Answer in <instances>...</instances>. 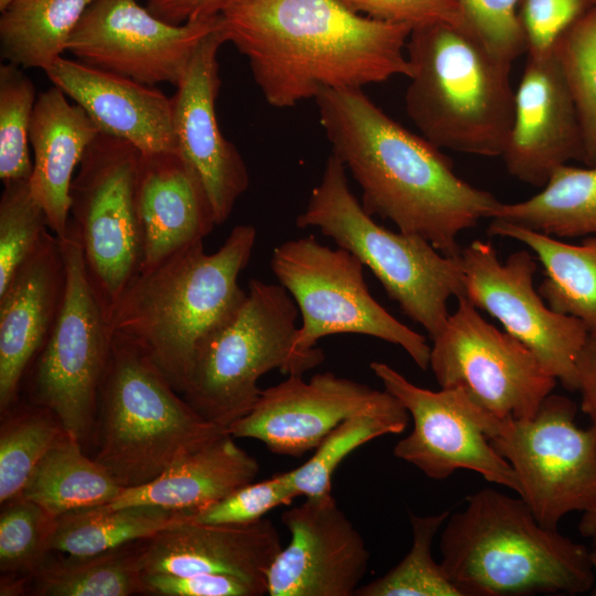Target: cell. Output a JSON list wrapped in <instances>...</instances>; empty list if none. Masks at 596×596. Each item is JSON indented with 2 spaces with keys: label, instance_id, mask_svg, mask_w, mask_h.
I'll list each match as a JSON object with an SVG mask.
<instances>
[{
  "label": "cell",
  "instance_id": "obj_2",
  "mask_svg": "<svg viewBox=\"0 0 596 596\" xmlns=\"http://www.w3.org/2000/svg\"><path fill=\"white\" fill-rule=\"evenodd\" d=\"M315 99L332 153L360 185L372 216L459 256L458 235L501 203L459 178L439 148L392 119L362 88L326 89Z\"/></svg>",
  "mask_w": 596,
  "mask_h": 596
},
{
  "label": "cell",
  "instance_id": "obj_27",
  "mask_svg": "<svg viewBox=\"0 0 596 596\" xmlns=\"http://www.w3.org/2000/svg\"><path fill=\"white\" fill-rule=\"evenodd\" d=\"M488 234L530 247L544 268L538 291L547 306L581 320L589 331L596 330V236L568 244L501 220L490 222Z\"/></svg>",
  "mask_w": 596,
  "mask_h": 596
},
{
  "label": "cell",
  "instance_id": "obj_1",
  "mask_svg": "<svg viewBox=\"0 0 596 596\" xmlns=\"http://www.w3.org/2000/svg\"><path fill=\"white\" fill-rule=\"evenodd\" d=\"M219 15L226 42L246 56L276 108L411 73L412 28L360 14L339 0H227Z\"/></svg>",
  "mask_w": 596,
  "mask_h": 596
},
{
  "label": "cell",
  "instance_id": "obj_33",
  "mask_svg": "<svg viewBox=\"0 0 596 596\" xmlns=\"http://www.w3.org/2000/svg\"><path fill=\"white\" fill-rule=\"evenodd\" d=\"M0 502L18 498L34 468L66 434L46 407L19 400L1 413Z\"/></svg>",
  "mask_w": 596,
  "mask_h": 596
},
{
  "label": "cell",
  "instance_id": "obj_29",
  "mask_svg": "<svg viewBox=\"0 0 596 596\" xmlns=\"http://www.w3.org/2000/svg\"><path fill=\"white\" fill-rule=\"evenodd\" d=\"M83 449L66 434L34 468L19 497L35 502L53 518L113 502L125 488Z\"/></svg>",
  "mask_w": 596,
  "mask_h": 596
},
{
  "label": "cell",
  "instance_id": "obj_17",
  "mask_svg": "<svg viewBox=\"0 0 596 596\" xmlns=\"http://www.w3.org/2000/svg\"><path fill=\"white\" fill-rule=\"evenodd\" d=\"M363 414L409 422L406 408L386 390L332 372L317 373L309 381L288 375L262 390L251 412L231 424L227 433L259 440L274 454L299 458L316 449L339 424Z\"/></svg>",
  "mask_w": 596,
  "mask_h": 596
},
{
  "label": "cell",
  "instance_id": "obj_21",
  "mask_svg": "<svg viewBox=\"0 0 596 596\" xmlns=\"http://www.w3.org/2000/svg\"><path fill=\"white\" fill-rule=\"evenodd\" d=\"M66 280L60 238L49 233L0 292V409L19 400L24 375L57 317Z\"/></svg>",
  "mask_w": 596,
  "mask_h": 596
},
{
  "label": "cell",
  "instance_id": "obj_38",
  "mask_svg": "<svg viewBox=\"0 0 596 596\" xmlns=\"http://www.w3.org/2000/svg\"><path fill=\"white\" fill-rule=\"evenodd\" d=\"M35 87L23 68L11 63L0 66V179H29V134L35 105Z\"/></svg>",
  "mask_w": 596,
  "mask_h": 596
},
{
  "label": "cell",
  "instance_id": "obj_16",
  "mask_svg": "<svg viewBox=\"0 0 596 596\" xmlns=\"http://www.w3.org/2000/svg\"><path fill=\"white\" fill-rule=\"evenodd\" d=\"M219 25V14L175 25L137 0H94L66 51L85 64L146 85L177 86L201 40Z\"/></svg>",
  "mask_w": 596,
  "mask_h": 596
},
{
  "label": "cell",
  "instance_id": "obj_22",
  "mask_svg": "<svg viewBox=\"0 0 596 596\" xmlns=\"http://www.w3.org/2000/svg\"><path fill=\"white\" fill-rule=\"evenodd\" d=\"M45 74L100 132L128 141L141 155L178 152L171 98L155 86L64 57Z\"/></svg>",
  "mask_w": 596,
  "mask_h": 596
},
{
  "label": "cell",
  "instance_id": "obj_15",
  "mask_svg": "<svg viewBox=\"0 0 596 596\" xmlns=\"http://www.w3.org/2000/svg\"><path fill=\"white\" fill-rule=\"evenodd\" d=\"M460 256L465 297L528 347L566 390L577 391V359L589 330L581 320L554 311L535 290V257L521 249L502 263L492 244L480 240L462 248Z\"/></svg>",
  "mask_w": 596,
  "mask_h": 596
},
{
  "label": "cell",
  "instance_id": "obj_43",
  "mask_svg": "<svg viewBox=\"0 0 596 596\" xmlns=\"http://www.w3.org/2000/svg\"><path fill=\"white\" fill-rule=\"evenodd\" d=\"M349 9L385 22L415 29L450 24L469 29L458 0H339Z\"/></svg>",
  "mask_w": 596,
  "mask_h": 596
},
{
  "label": "cell",
  "instance_id": "obj_11",
  "mask_svg": "<svg viewBox=\"0 0 596 596\" xmlns=\"http://www.w3.org/2000/svg\"><path fill=\"white\" fill-rule=\"evenodd\" d=\"M139 158L128 141L99 132L71 185L68 226L79 242L89 281L107 318L141 268L136 203Z\"/></svg>",
  "mask_w": 596,
  "mask_h": 596
},
{
  "label": "cell",
  "instance_id": "obj_8",
  "mask_svg": "<svg viewBox=\"0 0 596 596\" xmlns=\"http://www.w3.org/2000/svg\"><path fill=\"white\" fill-rule=\"evenodd\" d=\"M299 309L279 284L251 279L231 320L198 348L182 396L205 421L226 429L251 412L258 379L279 370L302 375L324 360L321 349L299 354L294 342Z\"/></svg>",
  "mask_w": 596,
  "mask_h": 596
},
{
  "label": "cell",
  "instance_id": "obj_25",
  "mask_svg": "<svg viewBox=\"0 0 596 596\" xmlns=\"http://www.w3.org/2000/svg\"><path fill=\"white\" fill-rule=\"evenodd\" d=\"M99 132L85 109L70 103L58 87L53 85L36 97L29 134L33 151L29 185L58 238L68 225L75 170Z\"/></svg>",
  "mask_w": 596,
  "mask_h": 596
},
{
  "label": "cell",
  "instance_id": "obj_24",
  "mask_svg": "<svg viewBox=\"0 0 596 596\" xmlns=\"http://www.w3.org/2000/svg\"><path fill=\"white\" fill-rule=\"evenodd\" d=\"M140 272L203 240L216 226L205 190L179 152L141 155L136 178Z\"/></svg>",
  "mask_w": 596,
  "mask_h": 596
},
{
  "label": "cell",
  "instance_id": "obj_34",
  "mask_svg": "<svg viewBox=\"0 0 596 596\" xmlns=\"http://www.w3.org/2000/svg\"><path fill=\"white\" fill-rule=\"evenodd\" d=\"M448 517V511L425 517L409 513L408 553L389 572L362 584L355 596H461L432 553L435 535Z\"/></svg>",
  "mask_w": 596,
  "mask_h": 596
},
{
  "label": "cell",
  "instance_id": "obj_12",
  "mask_svg": "<svg viewBox=\"0 0 596 596\" xmlns=\"http://www.w3.org/2000/svg\"><path fill=\"white\" fill-rule=\"evenodd\" d=\"M576 411L551 393L533 417L501 419L490 438L517 475L519 497L552 530L568 513L596 509V426L579 427Z\"/></svg>",
  "mask_w": 596,
  "mask_h": 596
},
{
  "label": "cell",
  "instance_id": "obj_3",
  "mask_svg": "<svg viewBox=\"0 0 596 596\" xmlns=\"http://www.w3.org/2000/svg\"><path fill=\"white\" fill-rule=\"evenodd\" d=\"M255 241L254 226L237 225L212 254L191 243L139 272L110 310L111 332L143 349L180 394L200 344L247 296L238 276Z\"/></svg>",
  "mask_w": 596,
  "mask_h": 596
},
{
  "label": "cell",
  "instance_id": "obj_28",
  "mask_svg": "<svg viewBox=\"0 0 596 596\" xmlns=\"http://www.w3.org/2000/svg\"><path fill=\"white\" fill-rule=\"evenodd\" d=\"M542 188L524 201L501 202L490 219L550 236H596V164H562Z\"/></svg>",
  "mask_w": 596,
  "mask_h": 596
},
{
  "label": "cell",
  "instance_id": "obj_20",
  "mask_svg": "<svg viewBox=\"0 0 596 596\" xmlns=\"http://www.w3.org/2000/svg\"><path fill=\"white\" fill-rule=\"evenodd\" d=\"M501 158L512 177L539 188L557 167L584 160L578 115L554 49L528 55Z\"/></svg>",
  "mask_w": 596,
  "mask_h": 596
},
{
  "label": "cell",
  "instance_id": "obj_42",
  "mask_svg": "<svg viewBox=\"0 0 596 596\" xmlns=\"http://www.w3.org/2000/svg\"><path fill=\"white\" fill-rule=\"evenodd\" d=\"M592 7L588 0H520L519 20L526 54L553 51L562 34Z\"/></svg>",
  "mask_w": 596,
  "mask_h": 596
},
{
  "label": "cell",
  "instance_id": "obj_44",
  "mask_svg": "<svg viewBox=\"0 0 596 596\" xmlns=\"http://www.w3.org/2000/svg\"><path fill=\"white\" fill-rule=\"evenodd\" d=\"M141 579L145 595L263 596L267 594L265 584L221 573L188 575L143 573Z\"/></svg>",
  "mask_w": 596,
  "mask_h": 596
},
{
  "label": "cell",
  "instance_id": "obj_26",
  "mask_svg": "<svg viewBox=\"0 0 596 596\" xmlns=\"http://www.w3.org/2000/svg\"><path fill=\"white\" fill-rule=\"evenodd\" d=\"M259 465L228 433L189 454L155 480L125 488L111 507L156 505L193 512L253 482Z\"/></svg>",
  "mask_w": 596,
  "mask_h": 596
},
{
  "label": "cell",
  "instance_id": "obj_5",
  "mask_svg": "<svg viewBox=\"0 0 596 596\" xmlns=\"http://www.w3.org/2000/svg\"><path fill=\"white\" fill-rule=\"evenodd\" d=\"M406 54L405 108L421 136L439 149L501 157L514 113L512 63L469 29L444 23L413 29Z\"/></svg>",
  "mask_w": 596,
  "mask_h": 596
},
{
  "label": "cell",
  "instance_id": "obj_37",
  "mask_svg": "<svg viewBox=\"0 0 596 596\" xmlns=\"http://www.w3.org/2000/svg\"><path fill=\"white\" fill-rule=\"evenodd\" d=\"M0 198V292L40 248L50 226L33 198L29 179L3 182Z\"/></svg>",
  "mask_w": 596,
  "mask_h": 596
},
{
  "label": "cell",
  "instance_id": "obj_39",
  "mask_svg": "<svg viewBox=\"0 0 596 596\" xmlns=\"http://www.w3.org/2000/svg\"><path fill=\"white\" fill-rule=\"evenodd\" d=\"M0 514L1 575L32 577L50 555L54 518L33 501L18 497Z\"/></svg>",
  "mask_w": 596,
  "mask_h": 596
},
{
  "label": "cell",
  "instance_id": "obj_9",
  "mask_svg": "<svg viewBox=\"0 0 596 596\" xmlns=\"http://www.w3.org/2000/svg\"><path fill=\"white\" fill-rule=\"evenodd\" d=\"M60 241L66 270L63 300L24 379L28 400L52 411L85 448L94 436L113 332L89 281L79 242L68 225Z\"/></svg>",
  "mask_w": 596,
  "mask_h": 596
},
{
  "label": "cell",
  "instance_id": "obj_14",
  "mask_svg": "<svg viewBox=\"0 0 596 596\" xmlns=\"http://www.w3.org/2000/svg\"><path fill=\"white\" fill-rule=\"evenodd\" d=\"M370 368L413 419L412 432L393 448L396 458L430 479L443 480L466 469L520 493L514 470L490 441L500 418L462 389L432 391L415 385L386 363L375 361Z\"/></svg>",
  "mask_w": 596,
  "mask_h": 596
},
{
  "label": "cell",
  "instance_id": "obj_47",
  "mask_svg": "<svg viewBox=\"0 0 596 596\" xmlns=\"http://www.w3.org/2000/svg\"><path fill=\"white\" fill-rule=\"evenodd\" d=\"M578 531L585 538H590L596 546V509L584 512L578 523ZM596 555V547L593 550Z\"/></svg>",
  "mask_w": 596,
  "mask_h": 596
},
{
  "label": "cell",
  "instance_id": "obj_10",
  "mask_svg": "<svg viewBox=\"0 0 596 596\" xmlns=\"http://www.w3.org/2000/svg\"><path fill=\"white\" fill-rule=\"evenodd\" d=\"M363 267L349 251L330 248L313 235L286 241L273 249L270 268L301 316L295 351L311 354L327 336L363 334L401 347L419 369L427 370L430 347L426 338L373 298Z\"/></svg>",
  "mask_w": 596,
  "mask_h": 596
},
{
  "label": "cell",
  "instance_id": "obj_18",
  "mask_svg": "<svg viewBox=\"0 0 596 596\" xmlns=\"http://www.w3.org/2000/svg\"><path fill=\"white\" fill-rule=\"evenodd\" d=\"M290 533L267 572L270 596H353L368 572L365 542L332 493L281 514Z\"/></svg>",
  "mask_w": 596,
  "mask_h": 596
},
{
  "label": "cell",
  "instance_id": "obj_36",
  "mask_svg": "<svg viewBox=\"0 0 596 596\" xmlns=\"http://www.w3.org/2000/svg\"><path fill=\"white\" fill-rule=\"evenodd\" d=\"M407 425L382 416H353L332 429L302 465L289 470L298 497L332 493V476L339 465L362 445L384 435L401 434Z\"/></svg>",
  "mask_w": 596,
  "mask_h": 596
},
{
  "label": "cell",
  "instance_id": "obj_32",
  "mask_svg": "<svg viewBox=\"0 0 596 596\" xmlns=\"http://www.w3.org/2000/svg\"><path fill=\"white\" fill-rule=\"evenodd\" d=\"M94 0H11L0 17V54L21 68H50Z\"/></svg>",
  "mask_w": 596,
  "mask_h": 596
},
{
  "label": "cell",
  "instance_id": "obj_30",
  "mask_svg": "<svg viewBox=\"0 0 596 596\" xmlns=\"http://www.w3.org/2000/svg\"><path fill=\"white\" fill-rule=\"evenodd\" d=\"M190 512L156 505L83 508L54 518L49 551L75 556L98 554L150 538L189 518Z\"/></svg>",
  "mask_w": 596,
  "mask_h": 596
},
{
  "label": "cell",
  "instance_id": "obj_13",
  "mask_svg": "<svg viewBox=\"0 0 596 596\" xmlns=\"http://www.w3.org/2000/svg\"><path fill=\"white\" fill-rule=\"evenodd\" d=\"M432 341L440 389H462L500 419L531 418L556 385L533 352L480 316L465 296Z\"/></svg>",
  "mask_w": 596,
  "mask_h": 596
},
{
  "label": "cell",
  "instance_id": "obj_45",
  "mask_svg": "<svg viewBox=\"0 0 596 596\" xmlns=\"http://www.w3.org/2000/svg\"><path fill=\"white\" fill-rule=\"evenodd\" d=\"M227 0H147L146 8L157 18L182 24L219 14Z\"/></svg>",
  "mask_w": 596,
  "mask_h": 596
},
{
  "label": "cell",
  "instance_id": "obj_40",
  "mask_svg": "<svg viewBox=\"0 0 596 596\" xmlns=\"http://www.w3.org/2000/svg\"><path fill=\"white\" fill-rule=\"evenodd\" d=\"M297 497L289 472L285 471L259 482H249L225 498L190 512V519L205 524H249L279 505H289Z\"/></svg>",
  "mask_w": 596,
  "mask_h": 596
},
{
  "label": "cell",
  "instance_id": "obj_46",
  "mask_svg": "<svg viewBox=\"0 0 596 596\" xmlns=\"http://www.w3.org/2000/svg\"><path fill=\"white\" fill-rule=\"evenodd\" d=\"M576 369L581 409L596 426V330L589 331Z\"/></svg>",
  "mask_w": 596,
  "mask_h": 596
},
{
  "label": "cell",
  "instance_id": "obj_4",
  "mask_svg": "<svg viewBox=\"0 0 596 596\" xmlns=\"http://www.w3.org/2000/svg\"><path fill=\"white\" fill-rule=\"evenodd\" d=\"M439 550L461 596L578 595L596 579L584 545L541 525L521 497L491 488L449 514Z\"/></svg>",
  "mask_w": 596,
  "mask_h": 596
},
{
  "label": "cell",
  "instance_id": "obj_35",
  "mask_svg": "<svg viewBox=\"0 0 596 596\" xmlns=\"http://www.w3.org/2000/svg\"><path fill=\"white\" fill-rule=\"evenodd\" d=\"M554 52L573 97L582 130L584 160L596 164V7L558 39Z\"/></svg>",
  "mask_w": 596,
  "mask_h": 596
},
{
  "label": "cell",
  "instance_id": "obj_41",
  "mask_svg": "<svg viewBox=\"0 0 596 596\" xmlns=\"http://www.w3.org/2000/svg\"><path fill=\"white\" fill-rule=\"evenodd\" d=\"M469 30L497 56L513 63L526 52L520 0H458Z\"/></svg>",
  "mask_w": 596,
  "mask_h": 596
},
{
  "label": "cell",
  "instance_id": "obj_19",
  "mask_svg": "<svg viewBox=\"0 0 596 596\" xmlns=\"http://www.w3.org/2000/svg\"><path fill=\"white\" fill-rule=\"evenodd\" d=\"M226 43L220 25L196 46L171 98L178 152L200 179L216 225L231 215L249 175L236 146L222 134L215 110L221 86L219 51Z\"/></svg>",
  "mask_w": 596,
  "mask_h": 596
},
{
  "label": "cell",
  "instance_id": "obj_6",
  "mask_svg": "<svg viewBox=\"0 0 596 596\" xmlns=\"http://www.w3.org/2000/svg\"><path fill=\"white\" fill-rule=\"evenodd\" d=\"M179 394L143 349L113 333L98 393L95 459L123 488L155 480L227 433Z\"/></svg>",
  "mask_w": 596,
  "mask_h": 596
},
{
  "label": "cell",
  "instance_id": "obj_49",
  "mask_svg": "<svg viewBox=\"0 0 596 596\" xmlns=\"http://www.w3.org/2000/svg\"><path fill=\"white\" fill-rule=\"evenodd\" d=\"M593 7H596V0H588Z\"/></svg>",
  "mask_w": 596,
  "mask_h": 596
},
{
  "label": "cell",
  "instance_id": "obj_7",
  "mask_svg": "<svg viewBox=\"0 0 596 596\" xmlns=\"http://www.w3.org/2000/svg\"><path fill=\"white\" fill-rule=\"evenodd\" d=\"M296 225L320 230L356 256L432 340L446 326L449 298L465 296L461 256H447L419 235L377 224L350 190L345 167L333 153Z\"/></svg>",
  "mask_w": 596,
  "mask_h": 596
},
{
  "label": "cell",
  "instance_id": "obj_23",
  "mask_svg": "<svg viewBox=\"0 0 596 596\" xmlns=\"http://www.w3.org/2000/svg\"><path fill=\"white\" fill-rule=\"evenodd\" d=\"M272 520L242 525L205 524L189 518L142 540L143 573H221L267 586V572L281 550Z\"/></svg>",
  "mask_w": 596,
  "mask_h": 596
},
{
  "label": "cell",
  "instance_id": "obj_48",
  "mask_svg": "<svg viewBox=\"0 0 596 596\" xmlns=\"http://www.w3.org/2000/svg\"><path fill=\"white\" fill-rule=\"evenodd\" d=\"M11 0H0V11H2Z\"/></svg>",
  "mask_w": 596,
  "mask_h": 596
},
{
  "label": "cell",
  "instance_id": "obj_31",
  "mask_svg": "<svg viewBox=\"0 0 596 596\" xmlns=\"http://www.w3.org/2000/svg\"><path fill=\"white\" fill-rule=\"evenodd\" d=\"M142 540L85 556L51 552L31 577L29 595H145Z\"/></svg>",
  "mask_w": 596,
  "mask_h": 596
}]
</instances>
